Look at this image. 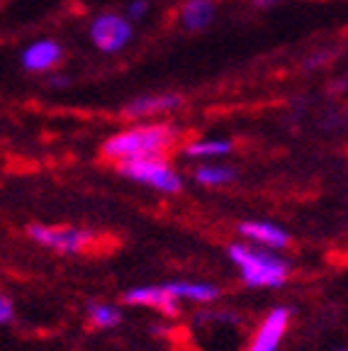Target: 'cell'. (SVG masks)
<instances>
[{"mask_svg": "<svg viewBox=\"0 0 348 351\" xmlns=\"http://www.w3.org/2000/svg\"><path fill=\"white\" fill-rule=\"evenodd\" d=\"M178 139V130L171 125H139L114 134L105 142V156L114 161H134V159H161L169 147Z\"/></svg>", "mask_w": 348, "mask_h": 351, "instance_id": "cell-1", "label": "cell"}, {"mask_svg": "<svg viewBox=\"0 0 348 351\" xmlns=\"http://www.w3.org/2000/svg\"><path fill=\"white\" fill-rule=\"evenodd\" d=\"M232 258L239 263L244 280L249 285H268V288H277V285L285 283V274H288V266H285L280 258L268 256V254L253 252V249H246L241 244H234L229 249Z\"/></svg>", "mask_w": 348, "mask_h": 351, "instance_id": "cell-2", "label": "cell"}, {"mask_svg": "<svg viewBox=\"0 0 348 351\" xmlns=\"http://www.w3.org/2000/svg\"><path fill=\"white\" fill-rule=\"evenodd\" d=\"M120 173L132 178V181L147 183L151 188H158L164 193H178L180 191V178L171 166H166L161 159H134V161H122Z\"/></svg>", "mask_w": 348, "mask_h": 351, "instance_id": "cell-3", "label": "cell"}, {"mask_svg": "<svg viewBox=\"0 0 348 351\" xmlns=\"http://www.w3.org/2000/svg\"><path fill=\"white\" fill-rule=\"evenodd\" d=\"M90 39L105 54H114L127 47L132 39V25L127 17L114 15V12H103L92 20L90 25Z\"/></svg>", "mask_w": 348, "mask_h": 351, "instance_id": "cell-4", "label": "cell"}, {"mask_svg": "<svg viewBox=\"0 0 348 351\" xmlns=\"http://www.w3.org/2000/svg\"><path fill=\"white\" fill-rule=\"evenodd\" d=\"M27 234L34 241L44 244V247L59 249V252L73 254V252H83L86 244L92 239L88 232L73 230V227H44V225H32L27 227Z\"/></svg>", "mask_w": 348, "mask_h": 351, "instance_id": "cell-5", "label": "cell"}, {"mask_svg": "<svg viewBox=\"0 0 348 351\" xmlns=\"http://www.w3.org/2000/svg\"><path fill=\"white\" fill-rule=\"evenodd\" d=\"M285 327H288V310L277 307L268 315V319L261 324L256 339L249 346V351H275L280 339L285 335Z\"/></svg>", "mask_w": 348, "mask_h": 351, "instance_id": "cell-6", "label": "cell"}, {"mask_svg": "<svg viewBox=\"0 0 348 351\" xmlns=\"http://www.w3.org/2000/svg\"><path fill=\"white\" fill-rule=\"evenodd\" d=\"M61 47L51 39H42V42H34L32 47L25 49L22 54V66L27 69V71H47L51 66L59 64L61 59Z\"/></svg>", "mask_w": 348, "mask_h": 351, "instance_id": "cell-7", "label": "cell"}, {"mask_svg": "<svg viewBox=\"0 0 348 351\" xmlns=\"http://www.w3.org/2000/svg\"><path fill=\"white\" fill-rule=\"evenodd\" d=\"M180 105V95L173 93H161V95H144V98L132 100L125 108L127 117H149L158 115V112H166V110H173Z\"/></svg>", "mask_w": 348, "mask_h": 351, "instance_id": "cell-8", "label": "cell"}, {"mask_svg": "<svg viewBox=\"0 0 348 351\" xmlns=\"http://www.w3.org/2000/svg\"><path fill=\"white\" fill-rule=\"evenodd\" d=\"M127 302H134V305H151L158 307L164 315H175L178 307H175V295L166 288H136V291H129L125 295Z\"/></svg>", "mask_w": 348, "mask_h": 351, "instance_id": "cell-9", "label": "cell"}, {"mask_svg": "<svg viewBox=\"0 0 348 351\" xmlns=\"http://www.w3.org/2000/svg\"><path fill=\"white\" fill-rule=\"evenodd\" d=\"M214 17V0H185L180 8V22L185 29H205Z\"/></svg>", "mask_w": 348, "mask_h": 351, "instance_id": "cell-10", "label": "cell"}, {"mask_svg": "<svg viewBox=\"0 0 348 351\" xmlns=\"http://www.w3.org/2000/svg\"><path fill=\"white\" fill-rule=\"evenodd\" d=\"M239 232L246 237H251V239L263 241V244H268V247H285L290 239L280 227L266 225V222H244V225L239 227Z\"/></svg>", "mask_w": 348, "mask_h": 351, "instance_id": "cell-11", "label": "cell"}, {"mask_svg": "<svg viewBox=\"0 0 348 351\" xmlns=\"http://www.w3.org/2000/svg\"><path fill=\"white\" fill-rule=\"evenodd\" d=\"M169 291L175 298H192V300H212L217 295L214 285H195V283H171Z\"/></svg>", "mask_w": 348, "mask_h": 351, "instance_id": "cell-12", "label": "cell"}, {"mask_svg": "<svg viewBox=\"0 0 348 351\" xmlns=\"http://www.w3.org/2000/svg\"><path fill=\"white\" fill-rule=\"evenodd\" d=\"M229 152H232V144L222 142V139H207V142H195L185 147L188 156H222Z\"/></svg>", "mask_w": 348, "mask_h": 351, "instance_id": "cell-13", "label": "cell"}, {"mask_svg": "<svg viewBox=\"0 0 348 351\" xmlns=\"http://www.w3.org/2000/svg\"><path fill=\"white\" fill-rule=\"evenodd\" d=\"M232 176H234L232 169H222V166H202V169H197L195 178L200 183H205V186H222V183L232 181Z\"/></svg>", "mask_w": 348, "mask_h": 351, "instance_id": "cell-14", "label": "cell"}, {"mask_svg": "<svg viewBox=\"0 0 348 351\" xmlns=\"http://www.w3.org/2000/svg\"><path fill=\"white\" fill-rule=\"evenodd\" d=\"M90 319L98 327H112V324L120 322V313L105 305H90Z\"/></svg>", "mask_w": 348, "mask_h": 351, "instance_id": "cell-15", "label": "cell"}, {"mask_svg": "<svg viewBox=\"0 0 348 351\" xmlns=\"http://www.w3.org/2000/svg\"><path fill=\"white\" fill-rule=\"evenodd\" d=\"M147 12H149L147 0H134V3H129V8H127V17H129V20H142Z\"/></svg>", "mask_w": 348, "mask_h": 351, "instance_id": "cell-16", "label": "cell"}, {"mask_svg": "<svg viewBox=\"0 0 348 351\" xmlns=\"http://www.w3.org/2000/svg\"><path fill=\"white\" fill-rule=\"evenodd\" d=\"M10 317H12V305H10V300H8V298H0V322L8 324V322H10Z\"/></svg>", "mask_w": 348, "mask_h": 351, "instance_id": "cell-17", "label": "cell"}, {"mask_svg": "<svg viewBox=\"0 0 348 351\" xmlns=\"http://www.w3.org/2000/svg\"><path fill=\"white\" fill-rule=\"evenodd\" d=\"M251 3L256 8H273V5H277L280 0H251Z\"/></svg>", "mask_w": 348, "mask_h": 351, "instance_id": "cell-18", "label": "cell"}]
</instances>
